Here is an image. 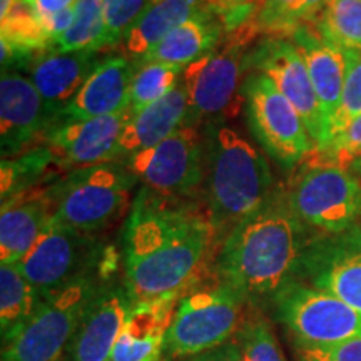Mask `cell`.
Here are the masks:
<instances>
[{"label":"cell","mask_w":361,"mask_h":361,"mask_svg":"<svg viewBox=\"0 0 361 361\" xmlns=\"http://www.w3.org/2000/svg\"><path fill=\"white\" fill-rule=\"evenodd\" d=\"M133 306L124 281L104 279L62 361H109Z\"/></svg>","instance_id":"obj_17"},{"label":"cell","mask_w":361,"mask_h":361,"mask_svg":"<svg viewBox=\"0 0 361 361\" xmlns=\"http://www.w3.org/2000/svg\"><path fill=\"white\" fill-rule=\"evenodd\" d=\"M305 0H263L256 13L255 25L268 35H288L300 24V13Z\"/></svg>","instance_id":"obj_35"},{"label":"cell","mask_w":361,"mask_h":361,"mask_svg":"<svg viewBox=\"0 0 361 361\" xmlns=\"http://www.w3.org/2000/svg\"><path fill=\"white\" fill-rule=\"evenodd\" d=\"M250 306L231 286L216 278L213 284L194 286L179 298L164 345V360L213 350L233 340L245 323Z\"/></svg>","instance_id":"obj_6"},{"label":"cell","mask_w":361,"mask_h":361,"mask_svg":"<svg viewBox=\"0 0 361 361\" xmlns=\"http://www.w3.org/2000/svg\"><path fill=\"white\" fill-rule=\"evenodd\" d=\"M106 24H104V0H78L74 19L69 29L54 45L57 52L104 51Z\"/></svg>","instance_id":"obj_29"},{"label":"cell","mask_w":361,"mask_h":361,"mask_svg":"<svg viewBox=\"0 0 361 361\" xmlns=\"http://www.w3.org/2000/svg\"><path fill=\"white\" fill-rule=\"evenodd\" d=\"M202 206L213 226L216 247L239 221L258 207L274 188L268 157L236 129L206 124Z\"/></svg>","instance_id":"obj_3"},{"label":"cell","mask_w":361,"mask_h":361,"mask_svg":"<svg viewBox=\"0 0 361 361\" xmlns=\"http://www.w3.org/2000/svg\"><path fill=\"white\" fill-rule=\"evenodd\" d=\"M261 2L263 0H214V6L226 30L233 32L251 22L256 8L259 11Z\"/></svg>","instance_id":"obj_37"},{"label":"cell","mask_w":361,"mask_h":361,"mask_svg":"<svg viewBox=\"0 0 361 361\" xmlns=\"http://www.w3.org/2000/svg\"><path fill=\"white\" fill-rule=\"evenodd\" d=\"M135 183L119 161L72 169L49 184L52 221L90 234L102 231L128 209Z\"/></svg>","instance_id":"obj_4"},{"label":"cell","mask_w":361,"mask_h":361,"mask_svg":"<svg viewBox=\"0 0 361 361\" xmlns=\"http://www.w3.org/2000/svg\"><path fill=\"white\" fill-rule=\"evenodd\" d=\"M206 13H218L214 0H152L126 34V54L134 62L139 61L176 27Z\"/></svg>","instance_id":"obj_25"},{"label":"cell","mask_w":361,"mask_h":361,"mask_svg":"<svg viewBox=\"0 0 361 361\" xmlns=\"http://www.w3.org/2000/svg\"><path fill=\"white\" fill-rule=\"evenodd\" d=\"M142 188L157 196L200 201L204 186V135L184 124L154 147L126 159Z\"/></svg>","instance_id":"obj_11"},{"label":"cell","mask_w":361,"mask_h":361,"mask_svg":"<svg viewBox=\"0 0 361 361\" xmlns=\"http://www.w3.org/2000/svg\"><path fill=\"white\" fill-rule=\"evenodd\" d=\"M288 37L303 57L306 69L318 96L323 117V139L326 137L329 123L340 107L343 87L348 75L351 52L324 39L313 22H300L288 32Z\"/></svg>","instance_id":"obj_18"},{"label":"cell","mask_w":361,"mask_h":361,"mask_svg":"<svg viewBox=\"0 0 361 361\" xmlns=\"http://www.w3.org/2000/svg\"><path fill=\"white\" fill-rule=\"evenodd\" d=\"M178 361H243V353L236 338H233V340L221 346H216L213 350L202 351V353L180 358Z\"/></svg>","instance_id":"obj_38"},{"label":"cell","mask_w":361,"mask_h":361,"mask_svg":"<svg viewBox=\"0 0 361 361\" xmlns=\"http://www.w3.org/2000/svg\"><path fill=\"white\" fill-rule=\"evenodd\" d=\"M75 2H78V0H27V4H29L40 17L52 16V13L56 12L74 7Z\"/></svg>","instance_id":"obj_39"},{"label":"cell","mask_w":361,"mask_h":361,"mask_svg":"<svg viewBox=\"0 0 361 361\" xmlns=\"http://www.w3.org/2000/svg\"><path fill=\"white\" fill-rule=\"evenodd\" d=\"M135 67L133 59L121 54L102 59L57 119H90L129 112Z\"/></svg>","instance_id":"obj_19"},{"label":"cell","mask_w":361,"mask_h":361,"mask_svg":"<svg viewBox=\"0 0 361 361\" xmlns=\"http://www.w3.org/2000/svg\"><path fill=\"white\" fill-rule=\"evenodd\" d=\"M152 0H104V49H116Z\"/></svg>","instance_id":"obj_33"},{"label":"cell","mask_w":361,"mask_h":361,"mask_svg":"<svg viewBox=\"0 0 361 361\" xmlns=\"http://www.w3.org/2000/svg\"><path fill=\"white\" fill-rule=\"evenodd\" d=\"M271 308L296 346L318 348L361 338V311L300 279L284 284Z\"/></svg>","instance_id":"obj_9"},{"label":"cell","mask_w":361,"mask_h":361,"mask_svg":"<svg viewBox=\"0 0 361 361\" xmlns=\"http://www.w3.org/2000/svg\"><path fill=\"white\" fill-rule=\"evenodd\" d=\"M350 169H351V171H353V173H355V174H358V176H361V157H358V159H356V161H353V162H351V164H350Z\"/></svg>","instance_id":"obj_42"},{"label":"cell","mask_w":361,"mask_h":361,"mask_svg":"<svg viewBox=\"0 0 361 361\" xmlns=\"http://www.w3.org/2000/svg\"><path fill=\"white\" fill-rule=\"evenodd\" d=\"M255 20L228 32L211 51L183 72L188 94L186 124L223 123L245 106L241 96V75L246 72V56L251 39L258 34Z\"/></svg>","instance_id":"obj_5"},{"label":"cell","mask_w":361,"mask_h":361,"mask_svg":"<svg viewBox=\"0 0 361 361\" xmlns=\"http://www.w3.org/2000/svg\"><path fill=\"white\" fill-rule=\"evenodd\" d=\"M102 261V246L96 234L51 221L17 266L45 300L78 279L101 271Z\"/></svg>","instance_id":"obj_12"},{"label":"cell","mask_w":361,"mask_h":361,"mask_svg":"<svg viewBox=\"0 0 361 361\" xmlns=\"http://www.w3.org/2000/svg\"><path fill=\"white\" fill-rule=\"evenodd\" d=\"M22 2H24V0H0V19L7 17L8 13Z\"/></svg>","instance_id":"obj_41"},{"label":"cell","mask_w":361,"mask_h":361,"mask_svg":"<svg viewBox=\"0 0 361 361\" xmlns=\"http://www.w3.org/2000/svg\"><path fill=\"white\" fill-rule=\"evenodd\" d=\"M101 271L45 298L25 328L2 346V361H59L82 323L94 296L104 283Z\"/></svg>","instance_id":"obj_7"},{"label":"cell","mask_w":361,"mask_h":361,"mask_svg":"<svg viewBox=\"0 0 361 361\" xmlns=\"http://www.w3.org/2000/svg\"><path fill=\"white\" fill-rule=\"evenodd\" d=\"M308 22L329 42L361 51V0H324Z\"/></svg>","instance_id":"obj_28"},{"label":"cell","mask_w":361,"mask_h":361,"mask_svg":"<svg viewBox=\"0 0 361 361\" xmlns=\"http://www.w3.org/2000/svg\"><path fill=\"white\" fill-rule=\"evenodd\" d=\"M324 0H305L303 7H301L300 13V22L311 20L314 17V13L319 11V7L323 6Z\"/></svg>","instance_id":"obj_40"},{"label":"cell","mask_w":361,"mask_h":361,"mask_svg":"<svg viewBox=\"0 0 361 361\" xmlns=\"http://www.w3.org/2000/svg\"><path fill=\"white\" fill-rule=\"evenodd\" d=\"M298 350L301 361H361V338L318 348L298 346Z\"/></svg>","instance_id":"obj_36"},{"label":"cell","mask_w":361,"mask_h":361,"mask_svg":"<svg viewBox=\"0 0 361 361\" xmlns=\"http://www.w3.org/2000/svg\"><path fill=\"white\" fill-rule=\"evenodd\" d=\"M162 361H166V360H162Z\"/></svg>","instance_id":"obj_43"},{"label":"cell","mask_w":361,"mask_h":361,"mask_svg":"<svg viewBox=\"0 0 361 361\" xmlns=\"http://www.w3.org/2000/svg\"><path fill=\"white\" fill-rule=\"evenodd\" d=\"M180 296L133 306L109 361H162L173 314Z\"/></svg>","instance_id":"obj_22"},{"label":"cell","mask_w":361,"mask_h":361,"mask_svg":"<svg viewBox=\"0 0 361 361\" xmlns=\"http://www.w3.org/2000/svg\"><path fill=\"white\" fill-rule=\"evenodd\" d=\"M49 186L34 188L2 202L0 211V259L19 264L52 221Z\"/></svg>","instance_id":"obj_20"},{"label":"cell","mask_w":361,"mask_h":361,"mask_svg":"<svg viewBox=\"0 0 361 361\" xmlns=\"http://www.w3.org/2000/svg\"><path fill=\"white\" fill-rule=\"evenodd\" d=\"M99 54L101 52L97 51H51L27 67L30 72L29 79L39 90L52 123L69 106L89 79L90 72L102 61Z\"/></svg>","instance_id":"obj_21"},{"label":"cell","mask_w":361,"mask_h":361,"mask_svg":"<svg viewBox=\"0 0 361 361\" xmlns=\"http://www.w3.org/2000/svg\"><path fill=\"white\" fill-rule=\"evenodd\" d=\"M314 236L293 211L286 188L276 186L221 243L214 276L231 286L250 308L263 311L284 284L298 278Z\"/></svg>","instance_id":"obj_2"},{"label":"cell","mask_w":361,"mask_h":361,"mask_svg":"<svg viewBox=\"0 0 361 361\" xmlns=\"http://www.w3.org/2000/svg\"><path fill=\"white\" fill-rule=\"evenodd\" d=\"M286 191L293 211L316 234L361 224V176L350 168L308 159Z\"/></svg>","instance_id":"obj_8"},{"label":"cell","mask_w":361,"mask_h":361,"mask_svg":"<svg viewBox=\"0 0 361 361\" xmlns=\"http://www.w3.org/2000/svg\"><path fill=\"white\" fill-rule=\"evenodd\" d=\"M188 94L183 79L168 96L135 112L126 123L119 139V159L154 147L186 124Z\"/></svg>","instance_id":"obj_23"},{"label":"cell","mask_w":361,"mask_h":361,"mask_svg":"<svg viewBox=\"0 0 361 361\" xmlns=\"http://www.w3.org/2000/svg\"><path fill=\"white\" fill-rule=\"evenodd\" d=\"M213 226L200 201L157 196L141 188L123 233L124 284L134 305L183 296L214 264Z\"/></svg>","instance_id":"obj_1"},{"label":"cell","mask_w":361,"mask_h":361,"mask_svg":"<svg viewBox=\"0 0 361 361\" xmlns=\"http://www.w3.org/2000/svg\"><path fill=\"white\" fill-rule=\"evenodd\" d=\"M129 117L130 112L90 119H57L44 134L42 146L51 149L66 173L117 161L119 139Z\"/></svg>","instance_id":"obj_15"},{"label":"cell","mask_w":361,"mask_h":361,"mask_svg":"<svg viewBox=\"0 0 361 361\" xmlns=\"http://www.w3.org/2000/svg\"><path fill=\"white\" fill-rule=\"evenodd\" d=\"M135 72L130 84L129 112L130 116L151 106L173 90L180 80L184 69L161 62H142L135 64Z\"/></svg>","instance_id":"obj_30"},{"label":"cell","mask_w":361,"mask_h":361,"mask_svg":"<svg viewBox=\"0 0 361 361\" xmlns=\"http://www.w3.org/2000/svg\"><path fill=\"white\" fill-rule=\"evenodd\" d=\"M241 96L250 129L274 161L293 168L314 151L303 117L264 74L250 71L243 79Z\"/></svg>","instance_id":"obj_10"},{"label":"cell","mask_w":361,"mask_h":361,"mask_svg":"<svg viewBox=\"0 0 361 361\" xmlns=\"http://www.w3.org/2000/svg\"><path fill=\"white\" fill-rule=\"evenodd\" d=\"M226 27L218 13L192 17L176 27L159 44L149 51L135 64L142 62H161L186 69L196 61L214 51L226 37Z\"/></svg>","instance_id":"obj_24"},{"label":"cell","mask_w":361,"mask_h":361,"mask_svg":"<svg viewBox=\"0 0 361 361\" xmlns=\"http://www.w3.org/2000/svg\"><path fill=\"white\" fill-rule=\"evenodd\" d=\"M246 71H256L273 80L279 92L303 117L314 149L323 139V117L318 96L306 64L295 44L283 35H266L246 56Z\"/></svg>","instance_id":"obj_14"},{"label":"cell","mask_w":361,"mask_h":361,"mask_svg":"<svg viewBox=\"0 0 361 361\" xmlns=\"http://www.w3.org/2000/svg\"><path fill=\"white\" fill-rule=\"evenodd\" d=\"M361 114V51L351 52L350 69L346 75L345 87H343V96L340 107H338L335 117L329 123L326 137L323 144L331 139L333 135L340 133L346 124H350L355 117ZM322 144V146H323ZM319 147V146H318Z\"/></svg>","instance_id":"obj_34"},{"label":"cell","mask_w":361,"mask_h":361,"mask_svg":"<svg viewBox=\"0 0 361 361\" xmlns=\"http://www.w3.org/2000/svg\"><path fill=\"white\" fill-rule=\"evenodd\" d=\"M358 157H361V114L355 117L331 139H328L323 146L316 147L308 159L322 162V164L350 168L351 162Z\"/></svg>","instance_id":"obj_32"},{"label":"cell","mask_w":361,"mask_h":361,"mask_svg":"<svg viewBox=\"0 0 361 361\" xmlns=\"http://www.w3.org/2000/svg\"><path fill=\"white\" fill-rule=\"evenodd\" d=\"M234 338L241 348L243 361H286L273 328L259 310L250 308Z\"/></svg>","instance_id":"obj_31"},{"label":"cell","mask_w":361,"mask_h":361,"mask_svg":"<svg viewBox=\"0 0 361 361\" xmlns=\"http://www.w3.org/2000/svg\"><path fill=\"white\" fill-rule=\"evenodd\" d=\"M62 171L64 169L47 146H37L20 156L2 159L0 164L2 202L34 188L49 186L47 183L52 176Z\"/></svg>","instance_id":"obj_27"},{"label":"cell","mask_w":361,"mask_h":361,"mask_svg":"<svg viewBox=\"0 0 361 361\" xmlns=\"http://www.w3.org/2000/svg\"><path fill=\"white\" fill-rule=\"evenodd\" d=\"M44 298L17 264L0 266V331L2 346L16 338L32 319Z\"/></svg>","instance_id":"obj_26"},{"label":"cell","mask_w":361,"mask_h":361,"mask_svg":"<svg viewBox=\"0 0 361 361\" xmlns=\"http://www.w3.org/2000/svg\"><path fill=\"white\" fill-rule=\"evenodd\" d=\"M296 279L361 311V224L338 234H316Z\"/></svg>","instance_id":"obj_13"},{"label":"cell","mask_w":361,"mask_h":361,"mask_svg":"<svg viewBox=\"0 0 361 361\" xmlns=\"http://www.w3.org/2000/svg\"><path fill=\"white\" fill-rule=\"evenodd\" d=\"M52 117L32 80L20 72L2 71L0 79V147L2 159L37 147Z\"/></svg>","instance_id":"obj_16"}]
</instances>
